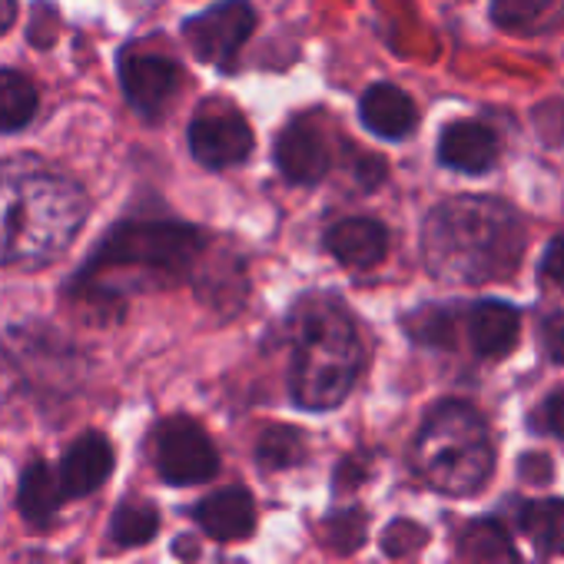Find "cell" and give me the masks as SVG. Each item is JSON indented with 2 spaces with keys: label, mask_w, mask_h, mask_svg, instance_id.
I'll return each mask as SVG.
<instances>
[{
  "label": "cell",
  "mask_w": 564,
  "mask_h": 564,
  "mask_svg": "<svg viewBox=\"0 0 564 564\" xmlns=\"http://www.w3.org/2000/svg\"><path fill=\"white\" fill-rule=\"evenodd\" d=\"M113 471V448L107 442V435L100 432H84L77 442H70V448L61 458V485L67 498H87L94 495Z\"/></svg>",
  "instance_id": "8fae6325"
},
{
  "label": "cell",
  "mask_w": 564,
  "mask_h": 564,
  "mask_svg": "<svg viewBox=\"0 0 564 564\" xmlns=\"http://www.w3.org/2000/svg\"><path fill=\"white\" fill-rule=\"evenodd\" d=\"M366 534H369V524H366L362 508H339V511H333V514H326L319 521V541L336 554L359 551Z\"/></svg>",
  "instance_id": "cb8c5ba5"
},
{
  "label": "cell",
  "mask_w": 564,
  "mask_h": 564,
  "mask_svg": "<svg viewBox=\"0 0 564 564\" xmlns=\"http://www.w3.org/2000/svg\"><path fill=\"white\" fill-rule=\"evenodd\" d=\"M120 87L140 117L156 120L180 94L183 70L163 54L127 51V54H120Z\"/></svg>",
  "instance_id": "ba28073f"
},
{
  "label": "cell",
  "mask_w": 564,
  "mask_h": 564,
  "mask_svg": "<svg viewBox=\"0 0 564 564\" xmlns=\"http://www.w3.org/2000/svg\"><path fill=\"white\" fill-rule=\"evenodd\" d=\"M326 249L346 269H372L389 252V229L369 216H349L329 226Z\"/></svg>",
  "instance_id": "7c38bea8"
},
{
  "label": "cell",
  "mask_w": 564,
  "mask_h": 564,
  "mask_svg": "<svg viewBox=\"0 0 564 564\" xmlns=\"http://www.w3.org/2000/svg\"><path fill=\"white\" fill-rule=\"evenodd\" d=\"M429 541V528H422L412 518H395L386 531H382V551L389 557H415Z\"/></svg>",
  "instance_id": "484cf974"
},
{
  "label": "cell",
  "mask_w": 564,
  "mask_h": 564,
  "mask_svg": "<svg viewBox=\"0 0 564 564\" xmlns=\"http://www.w3.org/2000/svg\"><path fill=\"white\" fill-rule=\"evenodd\" d=\"M438 160L458 173H488L498 160V137L478 120H455L438 137Z\"/></svg>",
  "instance_id": "5bb4252c"
},
{
  "label": "cell",
  "mask_w": 564,
  "mask_h": 564,
  "mask_svg": "<svg viewBox=\"0 0 564 564\" xmlns=\"http://www.w3.org/2000/svg\"><path fill=\"white\" fill-rule=\"evenodd\" d=\"M275 166L290 183L300 186H313L329 173V140L313 117H300L290 127H282L275 137Z\"/></svg>",
  "instance_id": "30bf717a"
},
{
  "label": "cell",
  "mask_w": 564,
  "mask_h": 564,
  "mask_svg": "<svg viewBox=\"0 0 564 564\" xmlns=\"http://www.w3.org/2000/svg\"><path fill=\"white\" fill-rule=\"evenodd\" d=\"M491 21L508 34H551L564 24V0H491Z\"/></svg>",
  "instance_id": "d6986e66"
},
{
  "label": "cell",
  "mask_w": 564,
  "mask_h": 564,
  "mask_svg": "<svg viewBox=\"0 0 564 564\" xmlns=\"http://www.w3.org/2000/svg\"><path fill=\"white\" fill-rule=\"evenodd\" d=\"M386 160L382 156H362L359 163H356V180L366 186V189H376L382 180H386Z\"/></svg>",
  "instance_id": "f546056e"
},
{
  "label": "cell",
  "mask_w": 564,
  "mask_h": 564,
  "mask_svg": "<svg viewBox=\"0 0 564 564\" xmlns=\"http://www.w3.org/2000/svg\"><path fill=\"white\" fill-rule=\"evenodd\" d=\"M87 223L84 189L31 160H0V265H44Z\"/></svg>",
  "instance_id": "7a4b0ae2"
},
{
  "label": "cell",
  "mask_w": 564,
  "mask_h": 564,
  "mask_svg": "<svg viewBox=\"0 0 564 564\" xmlns=\"http://www.w3.org/2000/svg\"><path fill=\"white\" fill-rule=\"evenodd\" d=\"M366 352L352 316L333 300H310L296 319L293 399L310 412L336 409L356 389Z\"/></svg>",
  "instance_id": "3957f363"
},
{
  "label": "cell",
  "mask_w": 564,
  "mask_h": 564,
  "mask_svg": "<svg viewBox=\"0 0 564 564\" xmlns=\"http://www.w3.org/2000/svg\"><path fill=\"white\" fill-rule=\"evenodd\" d=\"M18 18V0H0V34H4Z\"/></svg>",
  "instance_id": "4dcf8cb0"
},
{
  "label": "cell",
  "mask_w": 564,
  "mask_h": 564,
  "mask_svg": "<svg viewBox=\"0 0 564 564\" xmlns=\"http://www.w3.org/2000/svg\"><path fill=\"white\" fill-rule=\"evenodd\" d=\"M306 458V435L293 425H269L256 442V462L265 471L296 468Z\"/></svg>",
  "instance_id": "7402d4cb"
},
{
  "label": "cell",
  "mask_w": 564,
  "mask_h": 564,
  "mask_svg": "<svg viewBox=\"0 0 564 564\" xmlns=\"http://www.w3.org/2000/svg\"><path fill=\"white\" fill-rule=\"evenodd\" d=\"M538 425H541L544 432L564 438V386L554 389V392L544 399V405H541V412H538Z\"/></svg>",
  "instance_id": "83f0119b"
},
{
  "label": "cell",
  "mask_w": 564,
  "mask_h": 564,
  "mask_svg": "<svg viewBox=\"0 0 564 564\" xmlns=\"http://www.w3.org/2000/svg\"><path fill=\"white\" fill-rule=\"evenodd\" d=\"M252 31H256V11L249 0H219L209 11L183 24V37L189 51L203 64H216V67H226L239 54V47L252 37Z\"/></svg>",
  "instance_id": "52a82bcc"
},
{
  "label": "cell",
  "mask_w": 564,
  "mask_h": 564,
  "mask_svg": "<svg viewBox=\"0 0 564 564\" xmlns=\"http://www.w3.org/2000/svg\"><path fill=\"white\" fill-rule=\"evenodd\" d=\"M524 252V226L511 206L491 196L438 203L422 226V256L445 286H488L508 279Z\"/></svg>",
  "instance_id": "6da1fadb"
},
{
  "label": "cell",
  "mask_w": 564,
  "mask_h": 564,
  "mask_svg": "<svg viewBox=\"0 0 564 564\" xmlns=\"http://www.w3.org/2000/svg\"><path fill=\"white\" fill-rule=\"evenodd\" d=\"M518 528L544 557L564 554V501L561 498L524 501L518 511Z\"/></svg>",
  "instance_id": "ffe728a7"
},
{
  "label": "cell",
  "mask_w": 564,
  "mask_h": 564,
  "mask_svg": "<svg viewBox=\"0 0 564 564\" xmlns=\"http://www.w3.org/2000/svg\"><path fill=\"white\" fill-rule=\"evenodd\" d=\"M412 465L425 485L448 498H468L491 478L495 445L481 412L468 402H438L412 445Z\"/></svg>",
  "instance_id": "277c9868"
},
{
  "label": "cell",
  "mask_w": 564,
  "mask_h": 564,
  "mask_svg": "<svg viewBox=\"0 0 564 564\" xmlns=\"http://www.w3.org/2000/svg\"><path fill=\"white\" fill-rule=\"evenodd\" d=\"M189 153L199 166L206 170H229L249 160L256 140L249 123L232 113V110H216V113H199L189 123Z\"/></svg>",
  "instance_id": "9c48e42d"
},
{
  "label": "cell",
  "mask_w": 564,
  "mask_h": 564,
  "mask_svg": "<svg viewBox=\"0 0 564 564\" xmlns=\"http://www.w3.org/2000/svg\"><path fill=\"white\" fill-rule=\"evenodd\" d=\"M465 333H468V343H471L475 356H481V359H501V356H508L518 346L521 316L508 303L485 300V303L468 306V313H465Z\"/></svg>",
  "instance_id": "4fadbf2b"
},
{
  "label": "cell",
  "mask_w": 564,
  "mask_h": 564,
  "mask_svg": "<svg viewBox=\"0 0 564 564\" xmlns=\"http://www.w3.org/2000/svg\"><path fill=\"white\" fill-rule=\"evenodd\" d=\"M405 329L415 343L435 346V349H452L455 346V313L452 310H419L415 316L405 319Z\"/></svg>",
  "instance_id": "d4e9b609"
},
{
  "label": "cell",
  "mask_w": 564,
  "mask_h": 564,
  "mask_svg": "<svg viewBox=\"0 0 564 564\" xmlns=\"http://www.w3.org/2000/svg\"><path fill=\"white\" fill-rule=\"evenodd\" d=\"M458 564H521V557L501 521L475 518L458 534Z\"/></svg>",
  "instance_id": "ac0fdd59"
},
{
  "label": "cell",
  "mask_w": 564,
  "mask_h": 564,
  "mask_svg": "<svg viewBox=\"0 0 564 564\" xmlns=\"http://www.w3.org/2000/svg\"><path fill=\"white\" fill-rule=\"evenodd\" d=\"M156 531H160V511L140 498L117 505V511L110 518V541L117 547H140V544L153 541Z\"/></svg>",
  "instance_id": "44dd1931"
},
{
  "label": "cell",
  "mask_w": 564,
  "mask_h": 564,
  "mask_svg": "<svg viewBox=\"0 0 564 564\" xmlns=\"http://www.w3.org/2000/svg\"><path fill=\"white\" fill-rule=\"evenodd\" d=\"M196 524L216 541L249 538L256 528V501L246 488H219L193 508Z\"/></svg>",
  "instance_id": "9a60e30c"
},
{
  "label": "cell",
  "mask_w": 564,
  "mask_h": 564,
  "mask_svg": "<svg viewBox=\"0 0 564 564\" xmlns=\"http://www.w3.org/2000/svg\"><path fill=\"white\" fill-rule=\"evenodd\" d=\"M37 113V90L18 70H0V133H11L31 123Z\"/></svg>",
  "instance_id": "603a6c76"
},
{
  "label": "cell",
  "mask_w": 564,
  "mask_h": 564,
  "mask_svg": "<svg viewBox=\"0 0 564 564\" xmlns=\"http://www.w3.org/2000/svg\"><path fill=\"white\" fill-rule=\"evenodd\" d=\"M64 501H67V495H64L57 468L47 465V462H31L24 468L21 488H18V508H21L24 521L34 524V528L51 524Z\"/></svg>",
  "instance_id": "e0dca14e"
},
{
  "label": "cell",
  "mask_w": 564,
  "mask_h": 564,
  "mask_svg": "<svg viewBox=\"0 0 564 564\" xmlns=\"http://www.w3.org/2000/svg\"><path fill=\"white\" fill-rule=\"evenodd\" d=\"M541 275L564 290V236H554L541 256Z\"/></svg>",
  "instance_id": "f1b7e54d"
},
{
  "label": "cell",
  "mask_w": 564,
  "mask_h": 564,
  "mask_svg": "<svg viewBox=\"0 0 564 564\" xmlns=\"http://www.w3.org/2000/svg\"><path fill=\"white\" fill-rule=\"evenodd\" d=\"M156 471L166 485H203L219 471V452L206 429L186 415L166 419L153 438Z\"/></svg>",
  "instance_id": "8992f818"
},
{
  "label": "cell",
  "mask_w": 564,
  "mask_h": 564,
  "mask_svg": "<svg viewBox=\"0 0 564 564\" xmlns=\"http://www.w3.org/2000/svg\"><path fill=\"white\" fill-rule=\"evenodd\" d=\"M359 117H362L366 130L382 140H405L419 127L415 100L392 84L369 87L359 100Z\"/></svg>",
  "instance_id": "2e32d148"
},
{
  "label": "cell",
  "mask_w": 564,
  "mask_h": 564,
  "mask_svg": "<svg viewBox=\"0 0 564 564\" xmlns=\"http://www.w3.org/2000/svg\"><path fill=\"white\" fill-rule=\"evenodd\" d=\"M541 346L551 362L564 366V313H554L541 323Z\"/></svg>",
  "instance_id": "4316f807"
},
{
  "label": "cell",
  "mask_w": 564,
  "mask_h": 564,
  "mask_svg": "<svg viewBox=\"0 0 564 564\" xmlns=\"http://www.w3.org/2000/svg\"><path fill=\"white\" fill-rule=\"evenodd\" d=\"M206 249V236L196 226L170 219H130L107 232L100 249L84 265L80 279H97L117 269H137L160 282L189 275Z\"/></svg>",
  "instance_id": "5b68a950"
}]
</instances>
